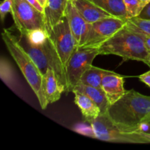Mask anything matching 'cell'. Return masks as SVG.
I'll list each match as a JSON object with an SVG mask.
<instances>
[{"instance_id":"4dcf8cb0","label":"cell","mask_w":150,"mask_h":150,"mask_svg":"<svg viewBox=\"0 0 150 150\" xmlns=\"http://www.w3.org/2000/svg\"><path fill=\"white\" fill-rule=\"evenodd\" d=\"M139 1H140L142 4H144V5L145 6L146 4H148V3L150 2V0H139Z\"/></svg>"},{"instance_id":"e0dca14e","label":"cell","mask_w":150,"mask_h":150,"mask_svg":"<svg viewBox=\"0 0 150 150\" xmlns=\"http://www.w3.org/2000/svg\"><path fill=\"white\" fill-rule=\"evenodd\" d=\"M109 13L113 17L118 18L127 21L128 17H127L126 7L123 0H89Z\"/></svg>"},{"instance_id":"30bf717a","label":"cell","mask_w":150,"mask_h":150,"mask_svg":"<svg viewBox=\"0 0 150 150\" xmlns=\"http://www.w3.org/2000/svg\"><path fill=\"white\" fill-rule=\"evenodd\" d=\"M65 16L68 21L77 48H81L86 41L90 28V23H88L82 17L72 0H69L66 8Z\"/></svg>"},{"instance_id":"4316f807","label":"cell","mask_w":150,"mask_h":150,"mask_svg":"<svg viewBox=\"0 0 150 150\" xmlns=\"http://www.w3.org/2000/svg\"><path fill=\"white\" fill-rule=\"evenodd\" d=\"M133 31H134V30H133ZM134 32H137V33L139 34L141 37H142V39H143V40L144 41V43H145V45H146V48H147L148 50L150 51V34L144 33V32H139V31H134Z\"/></svg>"},{"instance_id":"7a4b0ae2","label":"cell","mask_w":150,"mask_h":150,"mask_svg":"<svg viewBox=\"0 0 150 150\" xmlns=\"http://www.w3.org/2000/svg\"><path fill=\"white\" fill-rule=\"evenodd\" d=\"M98 48L99 55L113 54L124 61L136 60L145 64L150 54L142 37L126 25Z\"/></svg>"},{"instance_id":"5b68a950","label":"cell","mask_w":150,"mask_h":150,"mask_svg":"<svg viewBox=\"0 0 150 150\" xmlns=\"http://www.w3.org/2000/svg\"><path fill=\"white\" fill-rule=\"evenodd\" d=\"M11 14L19 32L45 30V15L26 0H13Z\"/></svg>"},{"instance_id":"9a60e30c","label":"cell","mask_w":150,"mask_h":150,"mask_svg":"<svg viewBox=\"0 0 150 150\" xmlns=\"http://www.w3.org/2000/svg\"><path fill=\"white\" fill-rule=\"evenodd\" d=\"M79 92L89 97L100 108L101 114H105L111 105L103 89L79 83L73 89V92Z\"/></svg>"},{"instance_id":"52a82bcc","label":"cell","mask_w":150,"mask_h":150,"mask_svg":"<svg viewBox=\"0 0 150 150\" xmlns=\"http://www.w3.org/2000/svg\"><path fill=\"white\" fill-rule=\"evenodd\" d=\"M127 21L118 18L110 17L90 23L84 44L81 48H98L122 29Z\"/></svg>"},{"instance_id":"9c48e42d","label":"cell","mask_w":150,"mask_h":150,"mask_svg":"<svg viewBox=\"0 0 150 150\" xmlns=\"http://www.w3.org/2000/svg\"><path fill=\"white\" fill-rule=\"evenodd\" d=\"M89 124L93 130L95 139L104 142L131 144L127 133H122L117 128L107 113L100 114Z\"/></svg>"},{"instance_id":"d6986e66","label":"cell","mask_w":150,"mask_h":150,"mask_svg":"<svg viewBox=\"0 0 150 150\" xmlns=\"http://www.w3.org/2000/svg\"><path fill=\"white\" fill-rule=\"evenodd\" d=\"M0 77L4 83L13 90L18 87V81L16 73L10 62L4 57H1L0 61Z\"/></svg>"},{"instance_id":"7402d4cb","label":"cell","mask_w":150,"mask_h":150,"mask_svg":"<svg viewBox=\"0 0 150 150\" xmlns=\"http://www.w3.org/2000/svg\"><path fill=\"white\" fill-rule=\"evenodd\" d=\"M126 7L128 18L138 17L144 5L139 1V0H123Z\"/></svg>"},{"instance_id":"484cf974","label":"cell","mask_w":150,"mask_h":150,"mask_svg":"<svg viewBox=\"0 0 150 150\" xmlns=\"http://www.w3.org/2000/svg\"><path fill=\"white\" fill-rule=\"evenodd\" d=\"M138 18L145 20H150V2L146 4L142 10Z\"/></svg>"},{"instance_id":"8992f818","label":"cell","mask_w":150,"mask_h":150,"mask_svg":"<svg viewBox=\"0 0 150 150\" xmlns=\"http://www.w3.org/2000/svg\"><path fill=\"white\" fill-rule=\"evenodd\" d=\"M99 55L98 48H77L70 57L65 67L67 92H73L83 73L92 65L95 57Z\"/></svg>"},{"instance_id":"83f0119b","label":"cell","mask_w":150,"mask_h":150,"mask_svg":"<svg viewBox=\"0 0 150 150\" xmlns=\"http://www.w3.org/2000/svg\"><path fill=\"white\" fill-rule=\"evenodd\" d=\"M139 78L142 82H144L145 84H146L150 87V70L139 76Z\"/></svg>"},{"instance_id":"8fae6325","label":"cell","mask_w":150,"mask_h":150,"mask_svg":"<svg viewBox=\"0 0 150 150\" xmlns=\"http://www.w3.org/2000/svg\"><path fill=\"white\" fill-rule=\"evenodd\" d=\"M124 83V77L114 72L108 70L103 75L101 87L110 104L117 102L126 93L127 90L125 89Z\"/></svg>"},{"instance_id":"ffe728a7","label":"cell","mask_w":150,"mask_h":150,"mask_svg":"<svg viewBox=\"0 0 150 150\" xmlns=\"http://www.w3.org/2000/svg\"><path fill=\"white\" fill-rule=\"evenodd\" d=\"M126 26L132 30L150 34V20H145L138 17L132 18L128 19Z\"/></svg>"},{"instance_id":"d6a6232c","label":"cell","mask_w":150,"mask_h":150,"mask_svg":"<svg viewBox=\"0 0 150 150\" xmlns=\"http://www.w3.org/2000/svg\"><path fill=\"white\" fill-rule=\"evenodd\" d=\"M146 133H150V125H149V127H148V129H147V130H146Z\"/></svg>"},{"instance_id":"7c38bea8","label":"cell","mask_w":150,"mask_h":150,"mask_svg":"<svg viewBox=\"0 0 150 150\" xmlns=\"http://www.w3.org/2000/svg\"><path fill=\"white\" fill-rule=\"evenodd\" d=\"M69 0H48L44 9L45 31H50L65 16V11Z\"/></svg>"},{"instance_id":"ba28073f","label":"cell","mask_w":150,"mask_h":150,"mask_svg":"<svg viewBox=\"0 0 150 150\" xmlns=\"http://www.w3.org/2000/svg\"><path fill=\"white\" fill-rule=\"evenodd\" d=\"M48 35L54 43L62 63L65 69L70 57L77 48L76 40L66 16L53 26Z\"/></svg>"},{"instance_id":"cb8c5ba5","label":"cell","mask_w":150,"mask_h":150,"mask_svg":"<svg viewBox=\"0 0 150 150\" xmlns=\"http://www.w3.org/2000/svg\"><path fill=\"white\" fill-rule=\"evenodd\" d=\"M13 0H3L0 4V17L1 22H4V18L8 13H11Z\"/></svg>"},{"instance_id":"4fadbf2b","label":"cell","mask_w":150,"mask_h":150,"mask_svg":"<svg viewBox=\"0 0 150 150\" xmlns=\"http://www.w3.org/2000/svg\"><path fill=\"white\" fill-rule=\"evenodd\" d=\"M72 1L82 17L88 23H92L101 19L113 17L111 15L89 0H72Z\"/></svg>"},{"instance_id":"f1b7e54d","label":"cell","mask_w":150,"mask_h":150,"mask_svg":"<svg viewBox=\"0 0 150 150\" xmlns=\"http://www.w3.org/2000/svg\"><path fill=\"white\" fill-rule=\"evenodd\" d=\"M26 1H28V2L30 3L31 4H32V5L34 6V7H36L37 9H38V10H40V11L42 12V13H44V9L43 7H42V6L40 5V4H39V2H38L37 0H26Z\"/></svg>"},{"instance_id":"f546056e","label":"cell","mask_w":150,"mask_h":150,"mask_svg":"<svg viewBox=\"0 0 150 150\" xmlns=\"http://www.w3.org/2000/svg\"><path fill=\"white\" fill-rule=\"evenodd\" d=\"M37 1H38V2H39V4L43 7V9H45V5H46L47 1H48V0H37Z\"/></svg>"},{"instance_id":"1f68e13d","label":"cell","mask_w":150,"mask_h":150,"mask_svg":"<svg viewBox=\"0 0 150 150\" xmlns=\"http://www.w3.org/2000/svg\"><path fill=\"white\" fill-rule=\"evenodd\" d=\"M146 64H147V65L150 67V54H149V58H148V60H147V62H146Z\"/></svg>"},{"instance_id":"d4e9b609","label":"cell","mask_w":150,"mask_h":150,"mask_svg":"<svg viewBox=\"0 0 150 150\" xmlns=\"http://www.w3.org/2000/svg\"><path fill=\"white\" fill-rule=\"evenodd\" d=\"M76 131H77L79 133H81V134L86 135V136H88L92 138H95V134H94L93 130H92L91 125L90 127L83 125H79L76 128Z\"/></svg>"},{"instance_id":"277c9868","label":"cell","mask_w":150,"mask_h":150,"mask_svg":"<svg viewBox=\"0 0 150 150\" xmlns=\"http://www.w3.org/2000/svg\"><path fill=\"white\" fill-rule=\"evenodd\" d=\"M1 38L9 53L21 71L26 81L38 98L41 108L45 109L48 106L42 94L43 76L29 54L20 45L18 38L10 30L4 29Z\"/></svg>"},{"instance_id":"6da1fadb","label":"cell","mask_w":150,"mask_h":150,"mask_svg":"<svg viewBox=\"0 0 150 150\" xmlns=\"http://www.w3.org/2000/svg\"><path fill=\"white\" fill-rule=\"evenodd\" d=\"M107 114L122 133L146 132L150 125V97L133 89L127 91L109 105Z\"/></svg>"},{"instance_id":"ac0fdd59","label":"cell","mask_w":150,"mask_h":150,"mask_svg":"<svg viewBox=\"0 0 150 150\" xmlns=\"http://www.w3.org/2000/svg\"><path fill=\"white\" fill-rule=\"evenodd\" d=\"M107 71L108 70L92 65L83 73L79 83L102 89L103 77Z\"/></svg>"},{"instance_id":"3957f363","label":"cell","mask_w":150,"mask_h":150,"mask_svg":"<svg viewBox=\"0 0 150 150\" xmlns=\"http://www.w3.org/2000/svg\"><path fill=\"white\" fill-rule=\"evenodd\" d=\"M18 40L42 76L45 74L49 67L52 68L63 92H67V81L65 69L50 37L48 36L46 41L42 45L32 44L24 32H20Z\"/></svg>"},{"instance_id":"603a6c76","label":"cell","mask_w":150,"mask_h":150,"mask_svg":"<svg viewBox=\"0 0 150 150\" xmlns=\"http://www.w3.org/2000/svg\"><path fill=\"white\" fill-rule=\"evenodd\" d=\"M131 144H150V133L141 131L138 133H127Z\"/></svg>"},{"instance_id":"5bb4252c","label":"cell","mask_w":150,"mask_h":150,"mask_svg":"<svg viewBox=\"0 0 150 150\" xmlns=\"http://www.w3.org/2000/svg\"><path fill=\"white\" fill-rule=\"evenodd\" d=\"M62 92H64L56 77L54 70L49 67L43 76L42 81V94L47 105L59 100Z\"/></svg>"},{"instance_id":"2e32d148","label":"cell","mask_w":150,"mask_h":150,"mask_svg":"<svg viewBox=\"0 0 150 150\" xmlns=\"http://www.w3.org/2000/svg\"><path fill=\"white\" fill-rule=\"evenodd\" d=\"M73 93L75 95V103L78 105L86 122L89 123L101 114L98 105L89 97L79 92Z\"/></svg>"},{"instance_id":"44dd1931","label":"cell","mask_w":150,"mask_h":150,"mask_svg":"<svg viewBox=\"0 0 150 150\" xmlns=\"http://www.w3.org/2000/svg\"><path fill=\"white\" fill-rule=\"evenodd\" d=\"M26 35L29 41L34 45H42L48 38V34L43 29H35V30L23 32Z\"/></svg>"}]
</instances>
